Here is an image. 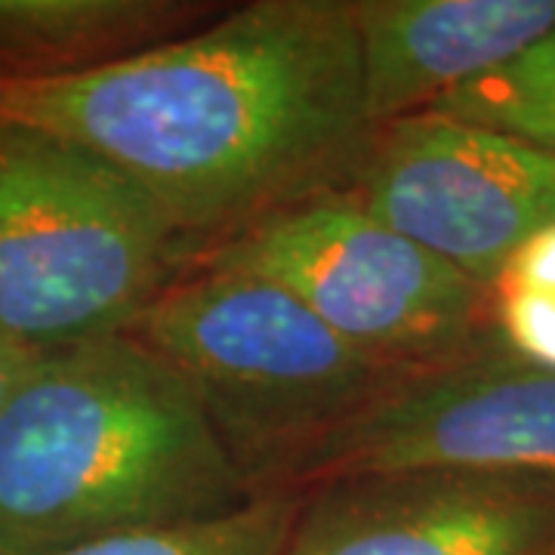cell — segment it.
<instances>
[{
	"label": "cell",
	"instance_id": "15",
	"mask_svg": "<svg viewBox=\"0 0 555 555\" xmlns=\"http://www.w3.org/2000/svg\"><path fill=\"white\" fill-rule=\"evenodd\" d=\"M38 356L40 352H31L28 346H22L20 339H13L0 327V414Z\"/></svg>",
	"mask_w": 555,
	"mask_h": 555
},
{
	"label": "cell",
	"instance_id": "10",
	"mask_svg": "<svg viewBox=\"0 0 555 555\" xmlns=\"http://www.w3.org/2000/svg\"><path fill=\"white\" fill-rule=\"evenodd\" d=\"M222 10L207 0H0V83L80 78L189 38Z\"/></svg>",
	"mask_w": 555,
	"mask_h": 555
},
{
	"label": "cell",
	"instance_id": "3",
	"mask_svg": "<svg viewBox=\"0 0 555 555\" xmlns=\"http://www.w3.org/2000/svg\"><path fill=\"white\" fill-rule=\"evenodd\" d=\"M130 334L192 386L254 496L287 494L327 438L408 379L284 287L217 266H189Z\"/></svg>",
	"mask_w": 555,
	"mask_h": 555
},
{
	"label": "cell",
	"instance_id": "7",
	"mask_svg": "<svg viewBox=\"0 0 555 555\" xmlns=\"http://www.w3.org/2000/svg\"><path fill=\"white\" fill-rule=\"evenodd\" d=\"M396 469L555 478V371L494 349L401 379L299 466L287 494Z\"/></svg>",
	"mask_w": 555,
	"mask_h": 555
},
{
	"label": "cell",
	"instance_id": "14",
	"mask_svg": "<svg viewBox=\"0 0 555 555\" xmlns=\"http://www.w3.org/2000/svg\"><path fill=\"white\" fill-rule=\"evenodd\" d=\"M494 287H525V291H553L555 294V225L537 232L500 272Z\"/></svg>",
	"mask_w": 555,
	"mask_h": 555
},
{
	"label": "cell",
	"instance_id": "5",
	"mask_svg": "<svg viewBox=\"0 0 555 555\" xmlns=\"http://www.w3.org/2000/svg\"><path fill=\"white\" fill-rule=\"evenodd\" d=\"M192 266L272 281L404 377L503 349L494 291L374 217L352 189L294 204Z\"/></svg>",
	"mask_w": 555,
	"mask_h": 555
},
{
	"label": "cell",
	"instance_id": "12",
	"mask_svg": "<svg viewBox=\"0 0 555 555\" xmlns=\"http://www.w3.org/2000/svg\"><path fill=\"white\" fill-rule=\"evenodd\" d=\"M297 506L299 494L254 496L229 516L105 537L60 555H278Z\"/></svg>",
	"mask_w": 555,
	"mask_h": 555
},
{
	"label": "cell",
	"instance_id": "4",
	"mask_svg": "<svg viewBox=\"0 0 555 555\" xmlns=\"http://www.w3.org/2000/svg\"><path fill=\"white\" fill-rule=\"evenodd\" d=\"M149 192L108 160L0 120V327L31 352L130 334L189 269Z\"/></svg>",
	"mask_w": 555,
	"mask_h": 555
},
{
	"label": "cell",
	"instance_id": "8",
	"mask_svg": "<svg viewBox=\"0 0 555 555\" xmlns=\"http://www.w3.org/2000/svg\"><path fill=\"white\" fill-rule=\"evenodd\" d=\"M278 555H555V478L396 469L321 481Z\"/></svg>",
	"mask_w": 555,
	"mask_h": 555
},
{
	"label": "cell",
	"instance_id": "11",
	"mask_svg": "<svg viewBox=\"0 0 555 555\" xmlns=\"http://www.w3.org/2000/svg\"><path fill=\"white\" fill-rule=\"evenodd\" d=\"M429 112L555 152V31L463 83Z\"/></svg>",
	"mask_w": 555,
	"mask_h": 555
},
{
	"label": "cell",
	"instance_id": "1",
	"mask_svg": "<svg viewBox=\"0 0 555 555\" xmlns=\"http://www.w3.org/2000/svg\"><path fill=\"white\" fill-rule=\"evenodd\" d=\"M0 120L118 167L173 222L192 262L349 189L377 133L349 0H254L80 78L0 83Z\"/></svg>",
	"mask_w": 555,
	"mask_h": 555
},
{
	"label": "cell",
	"instance_id": "9",
	"mask_svg": "<svg viewBox=\"0 0 555 555\" xmlns=\"http://www.w3.org/2000/svg\"><path fill=\"white\" fill-rule=\"evenodd\" d=\"M371 127L429 112L555 31V0H349Z\"/></svg>",
	"mask_w": 555,
	"mask_h": 555
},
{
	"label": "cell",
	"instance_id": "6",
	"mask_svg": "<svg viewBox=\"0 0 555 555\" xmlns=\"http://www.w3.org/2000/svg\"><path fill=\"white\" fill-rule=\"evenodd\" d=\"M349 189L491 291L518 247L555 225V152L433 112L379 127Z\"/></svg>",
	"mask_w": 555,
	"mask_h": 555
},
{
	"label": "cell",
	"instance_id": "13",
	"mask_svg": "<svg viewBox=\"0 0 555 555\" xmlns=\"http://www.w3.org/2000/svg\"><path fill=\"white\" fill-rule=\"evenodd\" d=\"M494 321L509 356L555 371V294L494 287Z\"/></svg>",
	"mask_w": 555,
	"mask_h": 555
},
{
	"label": "cell",
	"instance_id": "2",
	"mask_svg": "<svg viewBox=\"0 0 555 555\" xmlns=\"http://www.w3.org/2000/svg\"><path fill=\"white\" fill-rule=\"evenodd\" d=\"M250 500L192 386L133 334L40 352L0 414V555H60Z\"/></svg>",
	"mask_w": 555,
	"mask_h": 555
}]
</instances>
